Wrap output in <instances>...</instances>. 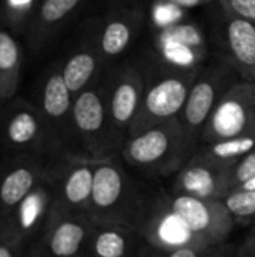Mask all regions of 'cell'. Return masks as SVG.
<instances>
[{"label":"cell","instance_id":"obj_1","mask_svg":"<svg viewBox=\"0 0 255 257\" xmlns=\"http://www.w3.org/2000/svg\"><path fill=\"white\" fill-rule=\"evenodd\" d=\"M153 193L131 175L120 155L96 161L87 215L96 226L138 230Z\"/></svg>","mask_w":255,"mask_h":257},{"label":"cell","instance_id":"obj_2","mask_svg":"<svg viewBox=\"0 0 255 257\" xmlns=\"http://www.w3.org/2000/svg\"><path fill=\"white\" fill-rule=\"evenodd\" d=\"M195 151L197 145L189 140L176 117L129 137L120 151V158L143 176L162 179L177 175Z\"/></svg>","mask_w":255,"mask_h":257},{"label":"cell","instance_id":"obj_3","mask_svg":"<svg viewBox=\"0 0 255 257\" xmlns=\"http://www.w3.org/2000/svg\"><path fill=\"white\" fill-rule=\"evenodd\" d=\"M203 66L183 68L161 59H147V81L137 116L129 130V137L179 117Z\"/></svg>","mask_w":255,"mask_h":257},{"label":"cell","instance_id":"obj_4","mask_svg":"<svg viewBox=\"0 0 255 257\" xmlns=\"http://www.w3.org/2000/svg\"><path fill=\"white\" fill-rule=\"evenodd\" d=\"M72 136L69 157L96 163L120 155L123 142L117 136L108 113L102 75L96 83L74 96Z\"/></svg>","mask_w":255,"mask_h":257},{"label":"cell","instance_id":"obj_5","mask_svg":"<svg viewBox=\"0 0 255 257\" xmlns=\"http://www.w3.org/2000/svg\"><path fill=\"white\" fill-rule=\"evenodd\" d=\"M0 143L12 157L48 161L66 157L36 104L18 96L0 104Z\"/></svg>","mask_w":255,"mask_h":257},{"label":"cell","instance_id":"obj_6","mask_svg":"<svg viewBox=\"0 0 255 257\" xmlns=\"http://www.w3.org/2000/svg\"><path fill=\"white\" fill-rule=\"evenodd\" d=\"M102 80L113 126L125 145L144 93L147 59L120 60L104 71Z\"/></svg>","mask_w":255,"mask_h":257},{"label":"cell","instance_id":"obj_7","mask_svg":"<svg viewBox=\"0 0 255 257\" xmlns=\"http://www.w3.org/2000/svg\"><path fill=\"white\" fill-rule=\"evenodd\" d=\"M240 78L219 56L204 63L194 81L179 120L192 143L200 145L201 133L224 93Z\"/></svg>","mask_w":255,"mask_h":257},{"label":"cell","instance_id":"obj_8","mask_svg":"<svg viewBox=\"0 0 255 257\" xmlns=\"http://www.w3.org/2000/svg\"><path fill=\"white\" fill-rule=\"evenodd\" d=\"M99 17V38L105 66H111L128 54L141 36L149 9L144 0H107Z\"/></svg>","mask_w":255,"mask_h":257},{"label":"cell","instance_id":"obj_9","mask_svg":"<svg viewBox=\"0 0 255 257\" xmlns=\"http://www.w3.org/2000/svg\"><path fill=\"white\" fill-rule=\"evenodd\" d=\"M255 136V83L239 80L221 98L209 117L200 143Z\"/></svg>","mask_w":255,"mask_h":257},{"label":"cell","instance_id":"obj_10","mask_svg":"<svg viewBox=\"0 0 255 257\" xmlns=\"http://www.w3.org/2000/svg\"><path fill=\"white\" fill-rule=\"evenodd\" d=\"M36 107L48 123L60 149L68 157L72 149L74 93L68 87L60 59L51 62L42 72L36 89Z\"/></svg>","mask_w":255,"mask_h":257},{"label":"cell","instance_id":"obj_11","mask_svg":"<svg viewBox=\"0 0 255 257\" xmlns=\"http://www.w3.org/2000/svg\"><path fill=\"white\" fill-rule=\"evenodd\" d=\"M60 62L63 78L74 96L101 78L107 66L101 48L98 15L81 23L72 45Z\"/></svg>","mask_w":255,"mask_h":257},{"label":"cell","instance_id":"obj_12","mask_svg":"<svg viewBox=\"0 0 255 257\" xmlns=\"http://www.w3.org/2000/svg\"><path fill=\"white\" fill-rule=\"evenodd\" d=\"M56 164L48 176L20 203V206L8 218L0 221L2 238L24 247V244L32 241L36 235L42 236L54 203Z\"/></svg>","mask_w":255,"mask_h":257},{"label":"cell","instance_id":"obj_13","mask_svg":"<svg viewBox=\"0 0 255 257\" xmlns=\"http://www.w3.org/2000/svg\"><path fill=\"white\" fill-rule=\"evenodd\" d=\"M57 161L20 155L11 157L0 167V221L8 218L20 206L48 176Z\"/></svg>","mask_w":255,"mask_h":257},{"label":"cell","instance_id":"obj_14","mask_svg":"<svg viewBox=\"0 0 255 257\" xmlns=\"http://www.w3.org/2000/svg\"><path fill=\"white\" fill-rule=\"evenodd\" d=\"M95 163L63 157L56 164V191L53 214H87L93 188Z\"/></svg>","mask_w":255,"mask_h":257},{"label":"cell","instance_id":"obj_15","mask_svg":"<svg viewBox=\"0 0 255 257\" xmlns=\"http://www.w3.org/2000/svg\"><path fill=\"white\" fill-rule=\"evenodd\" d=\"M96 224L87 214H50L41 236L48 257H89Z\"/></svg>","mask_w":255,"mask_h":257},{"label":"cell","instance_id":"obj_16","mask_svg":"<svg viewBox=\"0 0 255 257\" xmlns=\"http://www.w3.org/2000/svg\"><path fill=\"white\" fill-rule=\"evenodd\" d=\"M89 0H42L24 35L33 56L45 53L84 9Z\"/></svg>","mask_w":255,"mask_h":257},{"label":"cell","instance_id":"obj_17","mask_svg":"<svg viewBox=\"0 0 255 257\" xmlns=\"http://www.w3.org/2000/svg\"><path fill=\"white\" fill-rule=\"evenodd\" d=\"M227 172L195 151L194 157L173 176L171 191L203 200L222 202L230 194Z\"/></svg>","mask_w":255,"mask_h":257},{"label":"cell","instance_id":"obj_18","mask_svg":"<svg viewBox=\"0 0 255 257\" xmlns=\"http://www.w3.org/2000/svg\"><path fill=\"white\" fill-rule=\"evenodd\" d=\"M221 54L243 81L255 83V23L225 15L219 30Z\"/></svg>","mask_w":255,"mask_h":257},{"label":"cell","instance_id":"obj_19","mask_svg":"<svg viewBox=\"0 0 255 257\" xmlns=\"http://www.w3.org/2000/svg\"><path fill=\"white\" fill-rule=\"evenodd\" d=\"M146 244L143 235L126 226H96L89 257H137Z\"/></svg>","mask_w":255,"mask_h":257},{"label":"cell","instance_id":"obj_20","mask_svg":"<svg viewBox=\"0 0 255 257\" xmlns=\"http://www.w3.org/2000/svg\"><path fill=\"white\" fill-rule=\"evenodd\" d=\"M23 72V47L18 36L0 27V104L15 98Z\"/></svg>","mask_w":255,"mask_h":257},{"label":"cell","instance_id":"obj_21","mask_svg":"<svg viewBox=\"0 0 255 257\" xmlns=\"http://www.w3.org/2000/svg\"><path fill=\"white\" fill-rule=\"evenodd\" d=\"M254 149L255 136H245L212 143H200L197 146V154H200L207 161L228 170Z\"/></svg>","mask_w":255,"mask_h":257},{"label":"cell","instance_id":"obj_22","mask_svg":"<svg viewBox=\"0 0 255 257\" xmlns=\"http://www.w3.org/2000/svg\"><path fill=\"white\" fill-rule=\"evenodd\" d=\"M42 0H0V27L15 36L26 35Z\"/></svg>","mask_w":255,"mask_h":257},{"label":"cell","instance_id":"obj_23","mask_svg":"<svg viewBox=\"0 0 255 257\" xmlns=\"http://www.w3.org/2000/svg\"><path fill=\"white\" fill-rule=\"evenodd\" d=\"M236 224H252L255 221V190H236L222 200Z\"/></svg>","mask_w":255,"mask_h":257},{"label":"cell","instance_id":"obj_24","mask_svg":"<svg viewBox=\"0 0 255 257\" xmlns=\"http://www.w3.org/2000/svg\"><path fill=\"white\" fill-rule=\"evenodd\" d=\"M228 176V187H230V193L239 190L243 184L249 182L251 179L255 178V149L248 154L246 157H243L236 166H233L231 169H228L227 172Z\"/></svg>","mask_w":255,"mask_h":257},{"label":"cell","instance_id":"obj_25","mask_svg":"<svg viewBox=\"0 0 255 257\" xmlns=\"http://www.w3.org/2000/svg\"><path fill=\"white\" fill-rule=\"evenodd\" d=\"M213 247H189L177 250H161L150 244H144L137 257H206Z\"/></svg>","mask_w":255,"mask_h":257},{"label":"cell","instance_id":"obj_26","mask_svg":"<svg viewBox=\"0 0 255 257\" xmlns=\"http://www.w3.org/2000/svg\"><path fill=\"white\" fill-rule=\"evenodd\" d=\"M222 14L255 23V0H216Z\"/></svg>","mask_w":255,"mask_h":257},{"label":"cell","instance_id":"obj_27","mask_svg":"<svg viewBox=\"0 0 255 257\" xmlns=\"http://www.w3.org/2000/svg\"><path fill=\"white\" fill-rule=\"evenodd\" d=\"M206 257H246L243 250H242V245L239 244H230L228 241L224 242V244H219V245H215Z\"/></svg>","mask_w":255,"mask_h":257},{"label":"cell","instance_id":"obj_28","mask_svg":"<svg viewBox=\"0 0 255 257\" xmlns=\"http://www.w3.org/2000/svg\"><path fill=\"white\" fill-rule=\"evenodd\" d=\"M23 245L0 236V257H23Z\"/></svg>","mask_w":255,"mask_h":257},{"label":"cell","instance_id":"obj_29","mask_svg":"<svg viewBox=\"0 0 255 257\" xmlns=\"http://www.w3.org/2000/svg\"><path fill=\"white\" fill-rule=\"evenodd\" d=\"M158 2L170 5V6H176L180 9H192V8H198V6H206L216 0H158Z\"/></svg>","mask_w":255,"mask_h":257},{"label":"cell","instance_id":"obj_30","mask_svg":"<svg viewBox=\"0 0 255 257\" xmlns=\"http://www.w3.org/2000/svg\"><path fill=\"white\" fill-rule=\"evenodd\" d=\"M240 245H242V250H243L245 256L255 257V223L251 224V230H249V233L246 235L245 241Z\"/></svg>","mask_w":255,"mask_h":257},{"label":"cell","instance_id":"obj_31","mask_svg":"<svg viewBox=\"0 0 255 257\" xmlns=\"http://www.w3.org/2000/svg\"><path fill=\"white\" fill-rule=\"evenodd\" d=\"M23 257H48V253L44 247L42 239H36L33 244H30V247L26 250Z\"/></svg>","mask_w":255,"mask_h":257},{"label":"cell","instance_id":"obj_32","mask_svg":"<svg viewBox=\"0 0 255 257\" xmlns=\"http://www.w3.org/2000/svg\"><path fill=\"white\" fill-rule=\"evenodd\" d=\"M144 2H147V0H144Z\"/></svg>","mask_w":255,"mask_h":257},{"label":"cell","instance_id":"obj_33","mask_svg":"<svg viewBox=\"0 0 255 257\" xmlns=\"http://www.w3.org/2000/svg\"><path fill=\"white\" fill-rule=\"evenodd\" d=\"M254 223H255V221H254Z\"/></svg>","mask_w":255,"mask_h":257}]
</instances>
